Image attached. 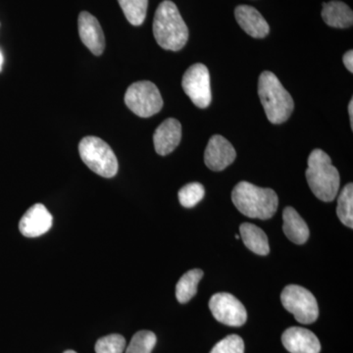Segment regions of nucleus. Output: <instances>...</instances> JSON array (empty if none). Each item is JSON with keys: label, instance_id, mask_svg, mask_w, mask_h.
<instances>
[{"label": "nucleus", "instance_id": "obj_1", "mask_svg": "<svg viewBox=\"0 0 353 353\" xmlns=\"http://www.w3.org/2000/svg\"><path fill=\"white\" fill-rule=\"evenodd\" d=\"M153 34L163 50H182L189 39V29L178 7L170 0H164L157 7L153 20Z\"/></svg>", "mask_w": 353, "mask_h": 353}, {"label": "nucleus", "instance_id": "obj_2", "mask_svg": "<svg viewBox=\"0 0 353 353\" xmlns=\"http://www.w3.org/2000/svg\"><path fill=\"white\" fill-rule=\"evenodd\" d=\"M232 201L241 214L253 219H270L277 212L279 199L271 189L248 182L239 183L232 192Z\"/></svg>", "mask_w": 353, "mask_h": 353}, {"label": "nucleus", "instance_id": "obj_3", "mask_svg": "<svg viewBox=\"0 0 353 353\" xmlns=\"http://www.w3.org/2000/svg\"><path fill=\"white\" fill-rule=\"evenodd\" d=\"M306 180L314 196L322 201H333L340 190V173L329 155L319 148L309 155Z\"/></svg>", "mask_w": 353, "mask_h": 353}, {"label": "nucleus", "instance_id": "obj_4", "mask_svg": "<svg viewBox=\"0 0 353 353\" xmlns=\"http://www.w3.org/2000/svg\"><path fill=\"white\" fill-rule=\"evenodd\" d=\"M259 94L272 124H282L289 119L294 108V99L275 74L265 71L260 75Z\"/></svg>", "mask_w": 353, "mask_h": 353}, {"label": "nucleus", "instance_id": "obj_5", "mask_svg": "<svg viewBox=\"0 0 353 353\" xmlns=\"http://www.w3.org/2000/svg\"><path fill=\"white\" fill-rule=\"evenodd\" d=\"M79 152L83 163L97 175L112 178L118 172V160L108 143L97 137H85L80 141Z\"/></svg>", "mask_w": 353, "mask_h": 353}, {"label": "nucleus", "instance_id": "obj_6", "mask_svg": "<svg viewBox=\"0 0 353 353\" xmlns=\"http://www.w3.org/2000/svg\"><path fill=\"white\" fill-rule=\"evenodd\" d=\"M125 103L132 113L139 117L148 118L161 111L163 99L154 83L141 81L128 88Z\"/></svg>", "mask_w": 353, "mask_h": 353}, {"label": "nucleus", "instance_id": "obj_7", "mask_svg": "<svg viewBox=\"0 0 353 353\" xmlns=\"http://www.w3.org/2000/svg\"><path fill=\"white\" fill-rule=\"evenodd\" d=\"M281 301L297 322L308 325L318 319L319 308L315 296L301 285H287L281 294Z\"/></svg>", "mask_w": 353, "mask_h": 353}, {"label": "nucleus", "instance_id": "obj_8", "mask_svg": "<svg viewBox=\"0 0 353 353\" xmlns=\"http://www.w3.org/2000/svg\"><path fill=\"white\" fill-rule=\"evenodd\" d=\"M182 87L197 108L204 109L210 105V75L205 65L196 63L190 66L183 74Z\"/></svg>", "mask_w": 353, "mask_h": 353}, {"label": "nucleus", "instance_id": "obj_9", "mask_svg": "<svg viewBox=\"0 0 353 353\" xmlns=\"http://www.w3.org/2000/svg\"><path fill=\"white\" fill-rule=\"evenodd\" d=\"M209 308L215 319L227 326L241 327L248 320V312L243 304L228 292H219L211 297Z\"/></svg>", "mask_w": 353, "mask_h": 353}, {"label": "nucleus", "instance_id": "obj_10", "mask_svg": "<svg viewBox=\"0 0 353 353\" xmlns=\"http://www.w3.org/2000/svg\"><path fill=\"white\" fill-rule=\"evenodd\" d=\"M236 157L234 146L220 134H215L209 141L204 153V162L210 170L220 172L230 166Z\"/></svg>", "mask_w": 353, "mask_h": 353}, {"label": "nucleus", "instance_id": "obj_11", "mask_svg": "<svg viewBox=\"0 0 353 353\" xmlns=\"http://www.w3.org/2000/svg\"><path fill=\"white\" fill-rule=\"evenodd\" d=\"M52 226V215L46 206L37 203L21 218L19 230L23 236L27 238H37L48 233Z\"/></svg>", "mask_w": 353, "mask_h": 353}, {"label": "nucleus", "instance_id": "obj_12", "mask_svg": "<svg viewBox=\"0 0 353 353\" xmlns=\"http://www.w3.org/2000/svg\"><path fill=\"white\" fill-rule=\"evenodd\" d=\"M79 34L83 43L92 51V54L99 57L105 48V38L99 20L92 14L81 12L79 15Z\"/></svg>", "mask_w": 353, "mask_h": 353}, {"label": "nucleus", "instance_id": "obj_13", "mask_svg": "<svg viewBox=\"0 0 353 353\" xmlns=\"http://www.w3.org/2000/svg\"><path fill=\"white\" fill-rule=\"evenodd\" d=\"M282 343L290 353H320L321 345L317 336L307 329L292 327L285 330Z\"/></svg>", "mask_w": 353, "mask_h": 353}, {"label": "nucleus", "instance_id": "obj_14", "mask_svg": "<svg viewBox=\"0 0 353 353\" xmlns=\"http://www.w3.org/2000/svg\"><path fill=\"white\" fill-rule=\"evenodd\" d=\"M182 139V125L178 120L169 118L159 125L153 134L155 150L161 157L170 154L180 145Z\"/></svg>", "mask_w": 353, "mask_h": 353}, {"label": "nucleus", "instance_id": "obj_15", "mask_svg": "<svg viewBox=\"0 0 353 353\" xmlns=\"http://www.w3.org/2000/svg\"><path fill=\"white\" fill-rule=\"evenodd\" d=\"M236 22L241 29L254 39H264L268 36L270 27L259 10L252 6H240L234 10Z\"/></svg>", "mask_w": 353, "mask_h": 353}, {"label": "nucleus", "instance_id": "obj_16", "mask_svg": "<svg viewBox=\"0 0 353 353\" xmlns=\"http://www.w3.org/2000/svg\"><path fill=\"white\" fill-rule=\"evenodd\" d=\"M322 18L330 27L345 29L353 24V13L345 2L334 1L323 4Z\"/></svg>", "mask_w": 353, "mask_h": 353}, {"label": "nucleus", "instance_id": "obj_17", "mask_svg": "<svg viewBox=\"0 0 353 353\" xmlns=\"http://www.w3.org/2000/svg\"><path fill=\"white\" fill-rule=\"evenodd\" d=\"M284 233L290 241L296 245H303L309 239V229L305 221L292 208H285L283 212Z\"/></svg>", "mask_w": 353, "mask_h": 353}, {"label": "nucleus", "instance_id": "obj_18", "mask_svg": "<svg viewBox=\"0 0 353 353\" xmlns=\"http://www.w3.org/2000/svg\"><path fill=\"white\" fill-rule=\"evenodd\" d=\"M240 231L243 243L250 252L259 255L269 254L270 248L268 238L260 228L250 223H243L240 227Z\"/></svg>", "mask_w": 353, "mask_h": 353}, {"label": "nucleus", "instance_id": "obj_19", "mask_svg": "<svg viewBox=\"0 0 353 353\" xmlns=\"http://www.w3.org/2000/svg\"><path fill=\"white\" fill-rule=\"evenodd\" d=\"M203 277V272L201 269H194L183 274L176 285V297L180 303H189L196 296L197 285Z\"/></svg>", "mask_w": 353, "mask_h": 353}, {"label": "nucleus", "instance_id": "obj_20", "mask_svg": "<svg viewBox=\"0 0 353 353\" xmlns=\"http://www.w3.org/2000/svg\"><path fill=\"white\" fill-rule=\"evenodd\" d=\"M125 17L132 26H141L145 22L148 0H118Z\"/></svg>", "mask_w": 353, "mask_h": 353}, {"label": "nucleus", "instance_id": "obj_21", "mask_svg": "<svg viewBox=\"0 0 353 353\" xmlns=\"http://www.w3.org/2000/svg\"><path fill=\"white\" fill-rule=\"evenodd\" d=\"M336 214L345 226L352 229L353 227V185L348 183L341 190L338 199Z\"/></svg>", "mask_w": 353, "mask_h": 353}, {"label": "nucleus", "instance_id": "obj_22", "mask_svg": "<svg viewBox=\"0 0 353 353\" xmlns=\"http://www.w3.org/2000/svg\"><path fill=\"white\" fill-rule=\"evenodd\" d=\"M157 341V336L152 332L139 331L132 336L126 353H152Z\"/></svg>", "mask_w": 353, "mask_h": 353}, {"label": "nucleus", "instance_id": "obj_23", "mask_svg": "<svg viewBox=\"0 0 353 353\" xmlns=\"http://www.w3.org/2000/svg\"><path fill=\"white\" fill-rule=\"evenodd\" d=\"M205 194L203 185L199 183H190L179 190V201L183 208H192L196 206Z\"/></svg>", "mask_w": 353, "mask_h": 353}, {"label": "nucleus", "instance_id": "obj_24", "mask_svg": "<svg viewBox=\"0 0 353 353\" xmlns=\"http://www.w3.org/2000/svg\"><path fill=\"white\" fill-rule=\"evenodd\" d=\"M126 347L124 336L118 334H108L99 339L95 343L97 353H123Z\"/></svg>", "mask_w": 353, "mask_h": 353}, {"label": "nucleus", "instance_id": "obj_25", "mask_svg": "<svg viewBox=\"0 0 353 353\" xmlns=\"http://www.w3.org/2000/svg\"><path fill=\"white\" fill-rule=\"evenodd\" d=\"M210 353H245V343L238 334H231L216 343Z\"/></svg>", "mask_w": 353, "mask_h": 353}, {"label": "nucleus", "instance_id": "obj_26", "mask_svg": "<svg viewBox=\"0 0 353 353\" xmlns=\"http://www.w3.org/2000/svg\"><path fill=\"white\" fill-rule=\"evenodd\" d=\"M343 64L350 73H353V51L350 50L343 55Z\"/></svg>", "mask_w": 353, "mask_h": 353}, {"label": "nucleus", "instance_id": "obj_27", "mask_svg": "<svg viewBox=\"0 0 353 353\" xmlns=\"http://www.w3.org/2000/svg\"><path fill=\"white\" fill-rule=\"evenodd\" d=\"M348 114H350V124H352V129H353V99L348 104Z\"/></svg>", "mask_w": 353, "mask_h": 353}, {"label": "nucleus", "instance_id": "obj_28", "mask_svg": "<svg viewBox=\"0 0 353 353\" xmlns=\"http://www.w3.org/2000/svg\"><path fill=\"white\" fill-rule=\"evenodd\" d=\"M2 65H3V55H2L1 51H0V72H1Z\"/></svg>", "mask_w": 353, "mask_h": 353}, {"label": "nucleus", "instance_id": "obj_29", "mask_svg": "<svg viewBox=\"0 0 353 353\" xmlns=\"http://www.w3.org/2000/svg\"><path fill=\"white\" fill-rule=\"evenodd\" d=\"M64 353H77L76 352H74V350H66Z\"/></svg>", "mask_w": 353, "mask_h": 353}]
</instances>
